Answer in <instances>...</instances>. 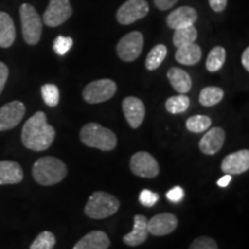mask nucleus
I'll return each mask as SVG.
<instances>
[{"label": "nucleus", "mask_w": 249, "mask_h": 249, "mask_svg": "<svg viewBox=\"0 0 249 249\" xmlns=\"http://www.w3.org/2000/svg\"><path fill=\"white\" fill-rule=\"evenodd\" d=\"M55 138V129L48 123L44 112L38 111L23 124L21 140L27 149L44 151L51 147Z\"/></svg>", "instance_id": "obj_1"}, {"label": "nucleus", "mask_w": 249, "mask_h": 249, "mask_svg": "<svg viewBox=\"0 0 249 249\" xmlns=\"http://www.w3.org/2000/svg\"><path fill=\"white\" fill-rule=\"evenodd\" d=\"M33 178L42 186L57 185L67 176V166L55 157H42L33 166Z\"/></svg>", "instance_id": "obj_2"}, {"label": "nucleus", "mask_w": 249, "mask_h": 249, "mask_svg": "<svg viewBox=\"0 0 249 249\" xmlns=\"http://www.w3.org/2000/svg\"><path fill=\"white\" fill-rule=\"evenodd\" d=\"M81 141L87 147L102 151H111L117 147V136L111 129L105 128L97 123H89L80 132Z\"/></svg>", "instance_id": "obj_3"}, {"label": "nucleus", "mask_w": 249, "mask_h": 249, "mask_svg": "<svg viewBox=\"0 0 249 249\" xmlns=\"http://www.w3.org/2000/svg\"><path fill=\"white\" fill-rule=\"evenodd\" d=\"M120 203L116 196L105 192H95L90 195L85 213L91 219H104L119 210Z\"/></svg>", "instance_id": "obj_4"}, {"label": "nucleus", "mask_w": 249, "mask_h": 249, "mask_svg": "<svg viewBox=\"0 0 249 249\" xmlns=\"http://www.w3.org/2000/svg\"><path fill=\"white\" fill-rule=\"evenodd\" d=\"M21 26L24 42L28 45H36L43 31V21L34 6L23 4L20 7Z\"/></svg>", "instance_id": "obj_5"}, {"label": "nucleus", "mask_w": 249, "mask_h": 249, "mask_svg": "<svg viewBox=\"0 0 249 249\" xmlns=\"http://www.w3.org/2000/svg\"><path fill=\"white\" fill-rule=\"evenodd\" d=\"M117 92V85L110 79L92 81L85 87L82 91L83 99L88 104H99L113 97Z\"/></svg>", "instance_id": "obj_6"}, {"label": "nucleus", "mask_w": 249, "mask_h": 249, "mask_svg": "<svg viewBox=\"0 0 249 249\" xmlns=\"http://www.w3.org/2000/svg\"><path fill=\"white\" fill-rule=\"evenodd\" d=\"M144 38L140 31H132L124 35L117 45V53L121 60L132 62L142 53Z\"/></svg>", "instance_id": "obj_7"}, {"label": "nucleus", "mask_w": 249, "mask_h": 249, "mask_svg": "<svg viewBox=\"0 0 249 249\" xmlns=\"http://www.w3.org/2000/svg\"><path fill=\"white\" fill-rule=\"evenodd\" d=\"M73 14L70 0H50L42 21L48 27L55 28L65 23Z\"/></svg>", "instance_id": "obj_8"}, {"label": "nucleus", "mask_w": 249, "mask_h": 249, "mask_svg": "<svg viewBox=\"0 0 249 249\" xmlns=\"http://www.w3.org/2000/svg\"><path fill=\"white\" fill-rule=\"evenodd\" d=\"M149 13V4L145 0H127L117 12V21L128 26L145 18Z\"/></svg>", "instance_id": "obj_9"}, {"label": "nucleus", "mask_w": 249, "mask_h": 249, "mask_svg": "<svg viewBox=\"0 0 249 249\" xmlns=\"http://www.w3.org/2000/svg\"><path fill=\"white\" fill-rule=\"evenodd\" d=\"M130 170L141 178H156L160 174V164L147 151H139L130 158Z\"/></svg>", "instance_id": "obj_10"}, {"label": "nucleus", "mask_w": 249, "mask_h": 249, "mask_svg": "<svg viewBox=\"0 0 249 249\" xmlns=\"http://www.w3.org/2000/svg\"><path fill=\"white\" fill-rule=\"evenodd\" d=\"M26 107L22 102L14 101L0 107V132L13 129L23 119Z\"/></svg>", "instance_id": "obj_11"}, {"label": "nucleus", "mask_w": 249, "mask_h": 249, "mask_svg": "<svg viewBox=\"0 0 249 249\" xmlns=\"http://www.w3.org/2000/svg\"><path fill=\"white\" fill-rule=\"evenodd\" d=\"M220 169L225 174L236 176L249 170V151L247 149L227 155L222 161Z\"/></svg>", "instance_id": "obj_12"}, {"label": "nucleus", "mask_w": 249, "mask_h": 249, "mask_svg": "<svg viewBox=\"0 0 249 249\" xmlns=\"http://www.w3.org/2000/svg\"><path fill=\"white\" fill-rule=\"evenodd\" d=\"M123 111L127 123L132 128L136 129L141 126L145 117V107L138 97H126L123 101Z\"/></svg>", "instance_id": "obj_13"}, {"label": "nucleus", "mask_w": 249, "mask_h": 249, "mask_svg": "<svg viewBox=\"0 0 249 249\" xmlns=\"http://www.w3.org/2000/svg\"><path fill=\"white\" fill-rule=\"evenodd\" d=\"M178 226V218L173 213H164L156 214L148 220V232L149 234L155 236H164L172 233Z\"/></svg>", "instance_id": "obj_14"}, {"label": "nucleus", "mask_w": 249, "mask_h": 249, "mask_svg": "<svg viewBox=\"0 0 249 249\" xmlns=\"http://www.w3.org/2000/svg\"><path fill=\"white\" fill-rule=\"evenodd\" d=\"M197 18L198 15L195 8L189 7V6H182V7L171 12L166 18V23L171 29L176 30L179 28L194 26Z\"/></svg>", "instance_id": "obj_15"}, {"label": "nucleus", "mask_w": 249, "mask_h": 249, "mask_svg": "<svg viewBox=\"0 0 249 249\" xmlns=\"http://www.w3.org/2000/svg\"><path fill=\"white\" fill-rule=\"evenodd\" d=\"M224 142H225L224 129L220 127H213L204 134L198 147L204 155H214L223 148Z\"/></svg>", "instance_id": "obj_16"}, {"label": "nucleus", "mask_w": 249, "mask_h": 249, "mask_svg": "<svg viewBox=\"0 0 249 249\" xmlns=\"http://www.w3.org/2000/svg\"><path fill=\"white\" fill-rule=\"evenodd\" d=\"M148 235V219L143 214H136L134 217L133 230L124 236L123 240L127 246L136 247L147 240Z\"/></svg>", "instance_id": "obj_17"}, {"label": "nucleus", "mask_w": 249, "mask_h": 249, "mask_svg": "<svg viewBox=\"0 0 249 249\" xmlns=\"http://www.w3.org/2000/svg\"><path fill=\"white\" fill-rule=\"evenodd\" d=\"M111 241L107 234L103 231H91L80 239L73 249H107Z\"/></svg>", "instance_id": "obj_18"}, {"label": "nucleus", "mask_w": 249, "mask_h": 249, "mask_svg": "<svg viewBox=\"0 0 249 249\" xmlns=\"http://www.w3.org/2000/svg\"><path fill=\"white\" fill-rule=\"evenodd\" d=\"M23 180V171L17 161H0V185H15Z\"/></svg>", "instance_id": "obj_19"}, {"label": "nucleus", "mask_w": 249, "mask_h": 249, "mask_svg": "<svg viewBox=\"0 0 249 249\" xmlns=\"http://www.w3.org/2000/svg\"><path fill=\"white\" fill-rule=\"evenodd\" d=\"M167 79H169L171 86L173 87V89L177 92L185 95V93L189 92V90L192 89L191 76H189V74L186 71L181 70V68H170L169 71H167Z\"/></svg>", "instance_id": "obj_20"}, {"label": "nucleus", "mask_w": 249, "mask_h": 249, "mask_svg": "<svg viewBox=\"0 0 249 249\" xmlns=\"http://www.w3.org/2000/svg\"><path fill=\"white\" fill-rule=\"evenodd\" d=\"M17 30L12 18L5 12H0V48L7 49L13 45Z\"/></svg>", "instance_id": "obj_21"}, {"label": "nucleus", "mask_w": 249, "mask_h": 249, "mask_svg": "<svg viewBox=\"0 0 249 249\" xmlns=\"http://www.w3.org/2000/svg\"><path fill=\"white\" fill-rule=\"evenodd\" d=\"M202 58V50L195 43L180 46L176 52V60L181 65L193 66L196 65Z\"/></svg>", "instance_id": "obj_22"}, {"label": "nucleus", "mask_w": 249, "mask_h": 249, "mask_svg": "<svg viewBox=\"0 0 249 249\" xmlns=\"http://www.w3.org/2000/svg\"><path fill=\"white\" fill-rule=\"evenodd\" d=\"M224 98V90L219 87H205L200 92V104L205 107H213L222 102Z\"/></svg>", "instance_id": "obj_23"}, {"label": "nucleus", "mask_w": 249, "mask_h": 249, "mask_svg": "<svg viewBox=\"0 0 249 249\" xmlns=\"http://www.w3.org/2000/svg\"><path fill=\"white\" fill-rule=\"evenodd\" d=\"M226 60V51L223 46H214L213 49H211L207 58V62H205V66L207 70L210 73H214L218 71L224 66Z\"/></svg>", "instance_id": "obj_24"}, {"label": "nucleus", "mask_w": 249, "mask_h": 249, "mask_svg": "<svg viewBox=\"0 0 249 249\" xmlns=\"http://www.w3.org/2000/svg\"><path fill=\"white\" fill-rule=\"evenodd\" d=\"M196 38H197V30L194 26L179 28V29L174 30L173 44L177 48H180V46L195 43Z\"/></svg>", "instance_id": "obj_25"}, {"label": "nucleus", "mask_w": 249, "mask_h": 249, "mask_svg": "<svg viewBox=\"0 0 249 249\" xmlns=\"http://www.w3.org/2000/svg\"><path fill=\"white\" fill-rule=\"evenodd\" d=\"M167 55V48L163 44H158L151 49L145 59V67L148 71H155L160 66Z\"/></svg>", "instance_id": "obj_26"}, {"label": "nucleus", "mask_w": 249, "mask_h": 249, "mask_svg": "<svg viewBox=\"0 0 249 249\" xmlns=\"http://www.w3.org/2000/svg\"><path fill=\"white\" fill-rule=\"evenodd\" d=\"M189 105H191L189 98L186 95L180 93L178 96H173L167 99L165 103V108L171 114H179L188 110Z\"/></svg>", "instance_id": "obj_27"}, {"label": "nucleus", "mask_w": 249, "mask_h": 249, "mask_svg": "<svg viewBox=\"0 0 249 249\" xmlns=\"http://www.w3.org/2000/svg\"><path fill=\"white\" fill-rule=\"evenodd\" d=\"M211 119L208 116H193L186 121V128L192 133H202L210 128Z\"/></svg>", "instance_id": "obj_28"}, {"label": "nucleus", "mask_w": 249, "mask_h": 249, "mask_svg": "<svg viewBox=\"0 0 249 249\" xmlns=\"http://www.w3.org/2000/svg\"><path fill=\"white\" fill-rule=\"evenodd\" d=\"M40 92H42L43 101L48 107H57L59 99H60V92H59L58 87L52 83H48L40 88Z\"/></svg>", "instance_id": "obj_29"}, {"label": "nucleus", "mask_w": 249, "mask_h": 249, "mask_svg": "<svg viewBox=\"0 0 249 249\" xmlns=\"http://www.w3.org/2000/svg\"><path fill=\"white\" fill-rule=\"evenodd\" d=\"M55 246V236L52 232L44 231L36 236L30 245V249H53Z\"/></svg>", "instance_id": "obj_30"}, {"label": "nucleus", "mask_w": 249, "mask_h": 249, "mask_svg": "<svg viewBox=\"0 0 249 249\" xmlns=\"http://www.w3.org/2000/svg\"><path fill=\"white\" fill-rule=\"evenodd\" d=\"M73 39L71 37L58 36L53 42V50L58 55H65L71 49Z\"/></svg>", "instance_id": "obj_31"}, {"label": "nucleus", "mask_w": 249, "mask_h": 249, "mask_svg": "<svg viewBox=\"0 0 249 249\" xmlns=\"http://www.w3.org/2000/svg\"><path fill=\"white\" fill-rule=\"evenodd\" d=\"M188 249H218V245L210 236H200L192 242Z\"/></svg>", "instance_id": "obj_32"}, {"label": "nucleus", "mask_w": 249, "mask_h": 249, "mask_svg": "<svg viewBox=\"0 0 249 249\" xmlns=\"http://www.w3.org/2000/svg\"><path fill=\"white\" fill-rule=\"evenodd\" d=\"M139 200L140 203L142 205L150 208L154 207V205L157 203L158 200H160V195H158L157 193L149 191V189H143V191L140 193Z\"/></svg>", "instance_id": "obj_33"}, {"label": "nucleus", "mask_w": 249, "mask_h": 249, "mask_svg": "<svg viewBox=\"0 0 249 249\" xmlns=\"http://www.w3.org/2000/svg\"><path fill=\"white\" fill-rule=\"evenodd\" d=\"M183 196H185V192L180 186L173 187L172 189H170L169 192L166 193V198L172 203H180L182 201Z\"/></svg>", "instance_id": "obj_34"}, {"label": "nucleus", "mask_w": 249, "mask_h": 249, "mask_svg": "<svg viewBox=\"0 0 249 249\" xmlns=\"http://www.w3.org/2000/svg\"><path fill=\"white\" fill-rule=\"evenodd\" d=\"M8 74H9L8 67L6 66L4 62L0 61V95H1L2 90L5 88L6 82H7Z\"/></svg>", "instance_id": "obj_35"}, {"label": "nucleus", "mask_w": 249, "mask_h": 249, "mask_svg": "<svg viewBox=\"0 0 249 249\" xmlns=\"http://www.w3.org/2000/svg\"><path fill=\"white\" fill-rule=\"evenodd\" d=\"M179 0H154V4L160 11H167L171 9Z\"/></svg>", "instance_id": "obj_36"}, {"label": "nucleus", "mask_w": 249, "mask_h": 249, "mask_svg": "<svg viewBox=\"0 0 249 249\" xmlns=\"http://www.w3.org/2000/svg\"><path fill=\"white\" fill-rule=\"evenodd\" d=\"M209 5L213 11L219 13V12H223L226 8L227 0H209Z\"/></svg>", "instance_id": "obj_37"}, {"label": "nucleus", "mask_w": 249, "mask_h": 249, "mask_svg": "<svg viewBox=\"0 0 249 249\" xmlns=\"http://www.w3.org/2000/svg\"><path fill=\"white\" fill-rule=\"evenodd\" d=\"M241 62L242 66L245 67V70L249 71V48H246L244 53L241 55Z\"/></svg>", "instance_id": "obj_38"}, {"label": "nucleus", "mask_w": 249, "mask_h": 249, "mask_svg": "<svg viewBox=\"0 0 249 249\" xmlns=\"http://www.w3.org/2000/svg\"><path fill=\"white\" fill-rule=\"evenodd\" d=\"M231 180H232V176H230V174H225V176L222 177V178L218 180L217 185L219 187H222V188H225V187L230 185Z\"/></svg>", "instance_id": "obj_39"}]
</instances>
